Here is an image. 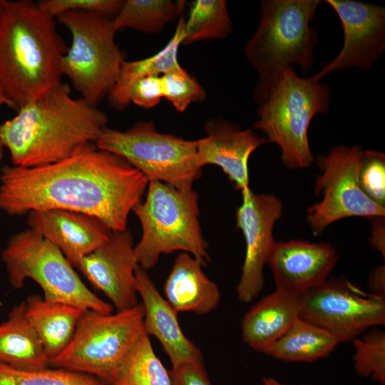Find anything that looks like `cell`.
Masks as SVG:
<instances>
[{
    "label": "cell",
    "mask_w": 385,
    "mask_h": 385,
    "mask_svg": "<svg viewBox=\"0 0 385 385\" xmlns=\"http://www.w3.org/2000/svg\"><path fill=\"white\" fill-rule=\"evenodd\" d=\"M148 182L125 159L94 145L48 165L1 168L0 210L10 216L66 210L93 216L112 231H123Z\"/></svg>",
    "instance_id": "cell-1"
},
{
    "label": "cell",
    "mask_w": 385,
    "mask_h": 385,
    "mask_svg": "<svg viewBox=\"0 0 385 385\" xmlns=\"http://www.w3.org/2000/svg\"><path fill=\"white\" fill-rule=\"evenodd\" d=\"M71 93L70 84L63 82L0 124V142L13 165H48L96 145L108 116Z\"/></svg>",
    "instance_id": "cell-2"
},
{
    "label": "cell",
    "mask_w": 385,
    "mask_h": 385,
    "mask_svg": "<svg viewBox=\"0 0 385 385\" xmlns=\"http://www.w3.org/2000/svg\"><path fill=\"white\" fill-rule=\"evenodd\" d=\"M56 21L29 0L6 1L0 19V90L18 111L63 83L68 46Z\"/></svg>",
    "instance_id": "cell-3"
},
{
    "label": "cell",
    "mask_w": 385,
    "mask_h": 385,
    "mask_svg": "<svg viewBox=\"0 0 385 385\" xmlns=\"http://www.w3.org/2000/svg\"><path fill=\"white\" fill-rule=\"evenodd\" d=\"M320 0H263L259 25L243 52L258 74L256 99L265 93L282 73L297 66L305 74L316 61L318 36L312 23Z\"/></svg>",
    "instance_id": "cell-4"
},
{
    "label": "cell",
    "mask_w": 385,
    "mask_h": 385,
    "mask_svg": "<svg viewBox=\"0 0 385 385\" xmlns=\"http://www.w3.org/2000/svg\"><path fill=\"white\" fill-rule=\"evenodd\" d=\"M258 119L256 130L280 149L289 169L309 167L314 158L308 130L312 118L329 110L331 89L313 76H299L293 67L284 71L274 85L255 99Z\"/></svg>",
    "instance_id": "cell-5"
},
{
    "label": "cell",
    "mask_w": 385,
    "mask_h": 385,
    "mask_svg": "<svg viewBox=\"0 0 385 385\" xmlns=\"http://www.w3.org/2000/svg\"><path fill=\"white\" fill-rule=\"evenodd\" d=\"M147 192L145 200L132 210L142 227L141 238L134 247L138 265L150 270L161 255L175 251L188 253L207 265L210 257L199 222L197 193L158 180L148 182Z\"/></svg>",
    "instance_id": "cell-6"
},
{
    "label": "cell",
    "mask_w": 385,
    "mask_h": 385,
    "mask_svg": "<svg viewBox=\"0 0 385 385\" xmlns=\"http://www.w3.org/2000/svg\"><path fill=\"white\" fill-rule=\"evenodd\" d=\"M56 22L72 36L61 62V71L89 104L97 107L115 84L124 54L115 40L113 18L106 14L68 11L58 15Z\"/></svg>",
    "instance_id": "cell-7"
},
{
    "label": "cell",
    "mask_w": 385,
    "mask_h": 385,
    "mask_svg": "<svg viewBox=\"0 0 385 385\" xmlns=\"http://www.w3.org/2000/svg\"><path fill=\"white\" fill-rule=\"evenodd\" d=\"M1 258L13 288H21L24 282L31 279L40 286L46 300L104 314L113 312V305L87 287L64 255L29 228L9 239Z\"/></svg>",
    "instance_id": "cell-8"
},
{
    "label": "cell",
    "mask_w": 385,
    "mask_h": 385,
    "mask_svg": "<svg viewBox=\"0 0 385 385\" xmlns=\"http://www.w3.org/2000/svg\"><path fill=\"white\" fill-rule=\"evenodd\" d=\"M96 146L125 159L148 181H160L180 190L192 189L202 175L197 141L160 133L152 120L137 122L125 131L106 127Z\"/></svg>",
    "instance_id": "cell-9"
},
{
    "label": "cell",
    "mask_w": 385,
    "mask_h": 385,
    "mask_svg": "<svg viewBox=\"0 0 385 385\" xmlns=\"http://www.w3.org/2000/svg\"><path fill=\"white\" fill-rule=\"evenodd\" d=\"M141 303L116 313L86 310L63 351L51 366L93 376L104 383L124 355L145 333Z\"/></svg>",
    "instance_id": "cell-10"
},
{
    "label": "cell",
    "mask_w": 385,
    "mask_h": 385,
    "mask_svg": "<svg viewBox=\"0 0 385 385\" xmlns=\"http://www.w3.org/2000/svg\"><path fill=\"white\" fill-rule=\"evenodd\" d=\"M363 149L359 145H337L326 155H318L317 164L321 174L314 192L321 200L307 210V220L314 233H322L341 219L361 217L384 218L385 207L370 199L359 181V168Z\"/></svg>",
    "instance_id": "cell-11"
},
{
    "label": "cell",
    "mask_w": 385,
    "mask_h": 385,
    "mask_svg": "<svg viewBox=\"0 0 385 385\" xmlns=\"http://www.w3.org/2000/svg\"><path fill=\"white\" fill-rule=\"evenodd\" d=\"M299 317L339 342H352L385 324V298L366 294L343 279H327L302 296Z\"/></svg>",
    "instance_id": "cell-12"
},
{
    "label": "cell",
    "mask_w": 385,
    "mask_h": 385,
    "mask_svg": "<svg viewBox=\"0 0 385 385\" xmlns=\"http://www.w3.org/2000/svg\"><path fill=\"white\" fill-rule=\"evenodd\" d=\"M241 193L236 220L244 236L245 255L236 292L240 302L250 303L264 287V268L276 243L273 228L282 216V204L274 195L255 193L250 188Z\"/></svg>",
    "instance_id": "cell-13"
},
{
    "label": "cell",
    "mask_w": 385,
    "mask_h": 385,
    "mask_svg": "<svg viewBox=\"0 0 385 385\" xmlns=\"http://www.w3.org/2000/svg\"><path fill=\"white\" fill-rule=\"evenodd\" d=\"M336 12L343 31V45L332 61L313 76L354 68L366 72L385 51V8L355 0H326Z\"/></svg>",
    "instance_id": "cell-14"
},
{
    "label": "cell",
    "mask_w": 385,
    "mask_h": 385,
    "mask_svg": "<svg viewBox=\"0 0 385 385\" xmlns=\"http://www.w3.org/2000/svg\"><path fill=\"white\" fill-rule=\"evenodd\" d=\"M130 230L112 231L108 239L75 265L117 311L138 304L135 270L139 266Z\"/></svg>",
    "instance_id": "cell-15"
},
{
    "label": "cell",
    "mask_w": 385,
    "mask_h": 385,
    "mask_svg": "<svg viewBox=\"0 0 385 385\" xmlns=\"http://www.w3.org/2000/svg\"><path fill=\"white\" fill-rule=\"evenodd\" d=\"M204 130L206 135L196 140L198 166L217 165L236 190L242 192L249 189V158L256 149L269 143L267 138L222 118L209 120Z\"/></svg>",
    "instance_id": "cell-16"
},
{
    "label": "cell",
    "mask_w": 385,
    "mask_h": 385,
    "mask_svg": "<svg viewBox=\"0 0 385 385\" xmlns=\"http://www.w3.org/2000/svg\"><path fill=\"white\" fill-rule=\"evenodd\" d=\"M337 261L330 244L294 240L276 242L267 265L277 289L304 294L326 281Z\"/></svg>",
    "instance_id": "cell-17"
},
{
    "label": "cell",
    "mask_w": 385,
    "mask_h": 385,
    "mask_svg": "<svg viewBox=\"0 0 385 385\" xmlns=\"http://www.w3.org/2000/svg\"><path fill=\"white\" fill-rule=\"evenodd\" d=\"M27 224L55 245L73 267L103 245L112 232L93 216L61 209L31 211Z\"/></svg>",
    "instance_id": "cell-18"
},
{
    "label": "cell",
    "mask_w": 385,
    "mask_h": 385,
    "mask_svg": "<svg viewBox=\"0 0 385 385\" xmlns=\"http://www.w3.org/2000/svg\"><path fill=\"white\" fill-rule=\"evenodd\" d=\"M136 287L144 309L143 327L148 335H153L168 356L172 368L203 361L200 349L183 333L178 312L157 289L146 270H135Z\"/></svg>",
    "instance_id": "cell-19"
},
{
    "label": "cell",
    "mask_w": 385,
    "mask_h": 385,
    "mask_svg": "<svg viewBox=\"0 0 385 385\" xmlns=\"http://www.w3.org/2000/svg\"><path fill=\"white\" fill-rule=\"evenodd\" d=\"M302 294L276 288L252 305L241 321L244 342L252 349L267 355L299 317Z\"/></svg>",
    "instance_id": "cell-20"
},
{
    "label": "cell",
    "mask_w": 385,
    "mask_h": 385,
    "mask_svg": "<svg viewBox=\"0 0 385 385\" xmlns=\"http://www.w3.org/2000/svg\"><path fill=\"white\" fill-rule=\"evenodd\" d=\"M202 265L183 252L178 255L164 286L165 299L178 312L205 315L215 309L221 294L218 286L207 277Z\"/></svg>",
    "instance_id": "cell-21"
},
{
    "label": "cell",
    "mask_w": 385,
    "mask_h": 385,
    "mask_svg": "<svg viewBox=\"0 0 385 385\" xmlns=\"http://www.w3.org/2000/svg\"><path fill=\"white\" fill-rule=\"evenodd\" d=\"M25 314L51 361L68 346L86 311L68 303L31 294L24 301Z\"/></svg>",
    "instance_id": "cell-22"
},
{
    "label": "cell",
    "mask_w": 385,
    "mask_h": 385,
    "mask_svg": "<svg viewBox=\"0 0 385 385\" xmlns=\"http://www.w3.org/2000/svg\"><path fill=\"white\" fill-rule=\"evenodd\" d=\"M0 362L22 370L51 366V360L25 314L24 301L12 307L0 323Z\"/></svg>",
    "instance_id": "cell-23"
},
{
    "label": "cell",
    "mask_w": 385,
    "mask_h": 385,
    "mask_svg": "<svg viewBox=\"0 0 385 385\" xmlns=\"http://www.w3.org/2000/svg\"><path fill=\"white\" fill-rule=\"evenodd\" d=\"M184 22L185 16L182 14L173 35L160 51L143 59L123 62L118 78L107 96L113 108L123 111L128 106L131 88L140 78L162 76L181 66L178 55L185 37Z\"/></svg>",
    "instance_id": "cell-24"
},
{
    "label": "cell",
    "mask_w": 385,
    "mask_h": 385,
    "mask_svg": "<svg viewBox=\"0 0 385 385\" xmlns=\"http://www.w3.org/2000/svg\"><path fill=\"white\" fill-rule=\"evenodd\" d=\"M339 341L327 330L299 317L267 355L284 362H313L329 356Z\"/></svg>",
    "instance_id": "cell-25"
},
{
    "label": "cell",
    "mask_w": 385,
    "mask_h": 385,
    "mask_svg": "<svg viewBox=\"0 0 385 385\" xmlns=\"http://www.w3.org/2000/svg\"><path fill=\"white\" fill-rule=\"evenodd\" d=\"M108 385H173L170 371L155 354L149 335L143 333L106 381Z\"/></svg>",
    "instance_id": "cell-26"
},
{
    "label": "cell",
    "mask_w": 385,
    "mask_h": 385,
    "mask_svg": "<svg viewBox=\"0 0 385 385\" xmlns=\"http://www.w3.org/2000/svg\"><path fill=\"white\" fill-rule=\"evenodd\" d=\"M185 1L125 0L113 18L118 31L131 29L147 34L162 31L171 21L180 17Z\"/></svg>",
    "instance_id": "cell-27"
},
{
    "label": "cell",
    "mask_w": 385,
    "mask_h": 385,
    "mask_svg": "<svg viewBox=\"0 0 385 385\" xmlns=\"http://www.w3.org/2000/svg\"><path fill=\"white\" fill-rule=\"evenodd\" d=\"M233 24L225 0H195L185 18L183 44L222 39L232 32Z\"/></svg>",
    "instance_id": "cell-28"
},
{
    "label": "cell",
    "mask_w": 385,
    "mask_h": 385,
    "mask_svg": "<svg viewBox=\"0 0 385 385\" xmlns=\"http://www.w3.org/2000/svg\"><path fill=\"white\" fill-rule=\"evenodd\" d=\"M0 385H108L99 379L61 368L15 369L0 362Z\"/></svg>",
    "instance_id": "cell-29"
},
{
    "label": "cell",
    "mask_w": 385,
    "mask_h": 385,
    "mask_svg": "<svg viewBox=\"0 0 385 385\" xmlns=\"http://www.w3.org/2000/svg\"><path fill=\"white\" fill-rule=\"evenodd\" d=\"M354 368L363 378L385 384V332L379 327L371 329L355 338Z\"/></svg>",
    "instance_id": "cell-30"
},
{
    "label": "cell",
    "mask_w": 385,
    "mask_h": 385,
    "mask_svg": "<svg viewBox=\"0 0 385 385\" xmlns=\"http://www.w3.org/2000/svg\"><path fill=\"white\" fill-rule=\"evenodd\" d=\"M163 98L180 113L195 102L206 98L204 88L182 66L173 69L161 76Z\"/></svg>",
    "instance_id": "cell-31"
},
{
    "label": "cell",
    "mask_w": 385,
    "mask_h": 385,
    "mask_svg": "<svg viewBox=\"0 0 385 385\" xmlns=\"http://www.w3.org/2000/svg\"><path fill=\"white\" fill-rule=\"evenodd\" d=\"M359 181L364 192L373 201L385 205V155L383 153L366 150L362 151Z\"/></svg>",
    "instance_id": "cell-32"
},
{
    "label": "cell",
    "mask_w": 385,
    "mask_h": 385,
    "mask_svg": "<svg viewBox=\"0 0 385 385\" xmlns=\"http://www.w3.org/2000/svg\"><path fill=\"white\" fill-rule=\"evenodd\" d=\"M122 0H41L37 6L48 16L74 11L98 12L113 18L122 6Z\"/></svg>",
    "instance_id": "cell-33"
},
{
    "label": "cell",
    "mask_w": 385,
    "mask_h": 385,
    "mask_svg": "<svg viewBox=\"0 0 385 385\" xmlns=\"http://www.w3.org/2000/svg\"><path fill=\"white\" fill-rule=\"evenodd\" d=\"M163 98L161 76H150L140 78L133 86L130 102L143 108L158 105Z\"/></svg>",
    "instance_id": "cell-34"
},
{
    "label": "cell",
    "mask_w": 385,
    "mask_h": 385,
    "mask_svg": "<svg viewBox=\"0 0 385 385\" xmlns=\"http://www.w3.org/2000/svg\"><path fill=\"white\" fill-rule=\"evenodd\" d=\"M173 385H212L203 361L187 363L170 371Z\"/></svg>",
    "instance_id": "cell-35"
},
{
    "label": "cell",
    "mask_w": 385,
    "mask_h": 385,
    "mask_svg": "<svg viewBox=\"0 0 385 385\" xmlns=\"http://www.w3.org/2000/svg\"><path fill=\"white\" fill-rule=\"evenodd\" d=\"M368 288L371 294L385 298L384 265H380L371 271L368 279Z\"/></svg>",
    "instance_id": "cell-36"
},
{
    "label": "cell",
    "mask_w": 385,
    "mask_h": 385,
    "mask_svg": "<svg viewBox=\"0 0 385 385\" xmlns=\"http://www.w3.org/2000/svg\"><path fill=\"white\" fill-rule=\"evenodd\" d=\"M371 230L370 242L372 247L384 257V218L374 220Z\"/></svg>",
    "instance_id": "cell-37"
},
{
    "label": "cell",
    "mask_w": 385,
    "mask_h": 385,
    "mask_svg": "<svg viewBox=\"0 0 385 385\" xmlns=\"http://www.w3.org/2000/svg\"><path fill=\"white\" fill-rule=\"evenodd\" d=\"M262 385H294L282 383L275 378L271 376H265L262 378ZM301 385H312V384H301Z\"/></svg>",
    "instance_id": "cell-38"
},
{
    "label": "cell",
    "mask_w": 385,
    "mask_h": 385,
    "mask_svg": "<svg viewBox=\"0 0 385 385\" xmlns=\"http://www.w3.org/2000/svg\"><path fill=\"white\" fill-rule=\"evenodd\" d=\"M2 105H6L10 107L9 101L6 99V98L3 94L2 91L0 90V106H1ZM4 148L3 147V145H1L0 142V162L2 160L3 156H4Z\"/></svg>",
    "instance_id": "cell-39"
},
{
    "label": "cell",
    "mask_w": 385,
    "mask_h": 385,
    "mask_svg": "<svg viewBox=\"0 0 385 385\" xmlns=\"http://www.w3.org/2000/svg\"><path fill=\"white\" fill-rule=\"evenodd\" d=\"M6 1V0H0V19L4 9Z\"/></svg>",
    "instance_id": "cell-40"
}]
</instances>
